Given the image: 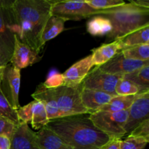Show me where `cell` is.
I'll list each match as a JSON object with an SVG mask.
<instances>
[{"label":"cell","mask_w":149,"mask_h":149,"mask_svg":"<svg viewBox=\"0 0 149 149\" xmlns=\"http://www.w3.org/2000/svg\"><path fill=\"white\" fill-rule=\"evenodd\" d=\"M51 0L12 1L11 30L19 40L40 52L43 46L40 37L42 29L50 16Z\"/></svg>","instance_id":"6da1fadb"},{"label":"cell","mask_w":149,"mask_h":149,"mask_svg":"<svg viewBox=\"0 0 149 149\" xmlns=\"http://www.w3.org/2000/svg\"><path fill=\"white\" fill-rule=\"evenodd\" d=\"M72 149H103L111 138L97 129L86 114L49 120L45 126Z\"/></svg>","instance_id":"7a4b0ae2"},{"label":"cell","mask_w":149,"mask_h":149,"mask_svg":"<svg viewBox=\"0 0 149 149\" xmlns=\"http://www.w3.org/2000/svg\"><path fill=\"white\" fill-rule=\"evenodd\" d=\"M101 15L110 20L112 29L107 35L111 42L127 33L149 25V9L138 7L132 3L104 10Z\"/></svg>","instance_id":"3957f363"},{"label":"cell","mask_w":149,"mask_h":149,"mask_svg":"<svg viewBox=\"0 0 149 149\" xmlns=\"http://www.w3.org/2000/svg\"><path fill=\"white\" fill-rule=\"evenodd\" d=\"M82 85H62L56 88L49 89L53 97L61 117L87 114L88 111L83 106L81 100Z\"/></svg>","instance_id":"277c9868"},{"label":"cell","mask_w":149,"mask_h":149,"mask_svg":"<svg viewBox=\"0 0 149 149\" xmlns=\"http://www.w3.org/2000/svg\"><path fill=\"white\" fill-rule=\"evenodd\" d=\"M89 117L97 129L111 139H122L126 135L125 126L128 110L119 112L96 111L90 113Z\"/></svg>","instance_id":"5b68a950"},{"label":"cell","mask_w":149,"mask_h":149,"mask_svg":"<svg viewBox=\"0 0 149 149\" xmlns=\"http://www.w3.org/2000/svg\"><path fill=\"white\" fill-rule=\"evenodd\" d=\"M12 1L0 0V65L10 63L14 49L15 34L11 30Z\"/></svg>","instance_id":"8992f818"},{"label":"cell","mask_w":149,"mask_h":149,"mask_svg":"<svg viewBox=\"0 0 149 149\" xmlns=\"http://www.w3.org/2000/svg\"><path fill=\"white\" fill-rule=\"evenodd\" d=\"M103 11L95 10L85 1H55L50 14L67 20H80L97 15Z\"/></svg>","instance_id":"52a82bcc"},{"label":"cell","mask_w":149,"mask_h":149,"mask_svg":"<svg viewBox=\"0 0 149 149\" xmlns=\"http://www.w3.org/2000/svg\"><path fill=\"white\" fill-rule=\"evenodd\" d=\"M20 86V70L9 63L4 65L0 82V90L10 106L15 110L20 106L19 92Z\"/></svg>","instance_id":"ba28073f"},{"label":"cell","mask_w":149,"mask_h":149,"mask_svg":"<svg viewBox=\"0 0 149 149\" xmlns=\"http://www.w3.org/2000/svg\"><path fill=\"white\" fill-rule=\"evenodd\" d=\"M122 76L112 75L102 71L98 67L90 71L81 83L83 88L98 90L116 95L115 88Z\"/></svg>","instance_id":"9c48e42d"},{"label":"cell","mask_w":149,"mask_h":149,"mask_svg":"<svg viewBox=\"0 0 149 149\" xmlns=\"http://www.w3.org/2000/svg\"><path fill=\"white\" fill-rule=\"evenodd\" d=\"M149 119V91L137 95L128 109V117L125 126L126 134L129 135L139 124Z\"/></svg>","instance_id":"30bf717a"},{"label":"cell","mask_w":149,"mask_h":149,"mask_svg":"<svg viewBox=\"0 0 149 149\" xmlns=\"http://www.w3.org/2000/svg\"><path fill=\"white\" fill-rule=\"evenodd\" d=\"M148 64L149 61H133L126 58L122 52L119 51L110 61L98 68L107 74L123 77L124 75L133 72Z\"/></svg>","instance_id":"8fae6325"},{"label":"cell","mask_w":149,"mask_h":149,"mask_svg":"<svg viewBox=\"0 0 149 149\" xmlns=\"http://www.w3.org/2000/svg\"><path fill=\"white\" fill-rule=\"evenodd\" d=\"M41 57L39 56V52L27 45L26 44L20 42L15 35L14 49L13 55L10 61V63L17 69L33 65L35 63L40 60Z\"/></svg>","instance_id":"7c38bea8"},{"label":"cell","mask_w":149,"mask_h":149,"mask_svg":"<svg viewBox=\"0 0 149 149\" xmlns=\"http://www.w3.org/2000/svg\"><path fill=\"white\" fill-rule=\"evenodd\" d=\"M93 66L91 55L73 64L63 74V85L78 86L82 83Z\"/></svg>","instance_id":"4fadbf2b"},{"label":"cell","mask_w":149,"mask_h":149,"mask_svg":"<svg viewBox=\"0 0 149 149\" xmlns=\"http://www.w3.org/2000/svg\"><path fill=\"white\" fill-rule=\"evenodd\" d=\"M10 149H39L36 141V132L29 125L20 122L16 125L11 138Z\"/></svg>","instance_id":"5bb4252c"},{"label":"cell","mask_w":149,"mask_h":149,"mask_svg":"<svg viewBox=\"0 0 149 149\" xmlns=\"http://www.w3.org/2000/svg\"><path fill=\"white\" fill-rule=\"evenodd\" d=\"M114 96L116 95L86 88H82L81 92V103L88 111L90 114L96 112L100 108L107 104Z\"/></svg>","instance_id":"9a60e30c"},{"label":"cell","mask_w":149,"mask_h":149,"mask_svg":"<svg viewBox=\"0 0 149 149\" xmlns=\"http://www.w3.org/2000/svg\"><path fill=\"white\" fill-rule=\"evenodd\" d=\"M31 97L35 100H38L43 103L49 120L61 118L58 106L51 95L50 91L49 89L46 88L42 83L38 85L34 93L31 95Z\"/></svg>","instance_id":"2e32d148"},{"label":"cell","mask_w":149,"mask_h":149,"mask_svg":"<svg viewBox=\"0 0 149 149\" xmlns=\"http://www.w3.org/2000/svg\"><path fill=\"white\" fill-rule=\"evenodd\" d=\"M36 141L39 149H72L59 136L45 127L36 132Z\"/></svg>","instance_id":"e0dca14e"},{"label":"cell","mask_w":149,"mask_h":149,"mask_svg":"<svg viewBox=\"0 0 149 149\" xmlns=\"http://www.w3.org/2000/svg\"><path fill=\"white\" fill-rule=\"evenodd\" d=\"M120 50L119 45L116 41L109 43L103 44L97 48L92 50V63L93 65L100 67L110 61L117 52Z\"/></svg>","instance_id":"ac0fdd59"},{"label":"cell","mask_w":149,"mask_h":149,"mask_svg":"<svg viewBox=\"0 0 149 149\" xmlns=\"http://www.w3.org/2000/svg\"><path fill=\"white\" fill-rule=\"evenodd\" d=\"M115 41L117 42L120 50L137 45L149 44V25L130 32Z\"/></svg>","instance_id":"d6986e66"},{"label":"cell","mask_w":149,"mask_h":149,"mask_svg":"<svg viewBox=\"0 0 149 149\" xmlns=\"http://www.w3.org/2000/svg\"><path fill=\"white\" fill-rule=\"evenodd\" d=\"M65 20L57 16L50 15L45 23L41 33L40 41L42 46L47 42L51 40L59 35L64 30Z\"/></svg>","instance_id":"ffe728a7"},{"label":"cell","mask_w":149,"mask_h":149,"mask_svg":"<svg viewBox=\"0 0 149 149\" xmlns=\"http://www.w3.org/2000/svg\"><path fill=\"white\" fill-rule=\"evenodd\" d=\"M87 22V30L93 36H107L112 29L110 20L101 15L92 16Z\"/></svg>","instance_id":"44dd1931"},{"label":"cell","mask_w":149,"mask_h":149,"mask_svg":"<svg viewBox=\"0 0 149 149\" xmlns=\"http://www.w3.org/2000/svg\"><path fill=\"white\" fill-rule=\"evenodd\" d=\"M136 95L114 96L107 104L100 108L97 111L119 112L128 110L133 103Z\"/></svg>","instance_id":"7402d4cb"},{"label":"cell","mask_w":149,"mask_h":149,"mask_svg":"<svg viewBox=\"0 0 149 149\" xmlns=\"http://www.w3.org/2000/svg\"><path fill=\"white\" fill-rule=\"evenodd\" d=\"M33 113L31 125L33 129L39 130L45 127L49 123V120L43 103L35 100H33Z\"/></svg>","instance_id":"603a6c76"},{"label":"cell","mask_w":149,"mask_h":149,"mask_svg":"<svg viewBox=\"0 0 149 149\" xmlns=\"http://www.w3.org/2000/svg\"><path fill=\"white\" fill-rule=\"evenodd\" d=\"M122 78L132 81L143 89L144 90H149V64L145 65L132 73L124 75Z\"/></svg>","instance_id":"cb8c5ba5"},{"label":"cell","mask_w":149,"mask_h":149,"mask_svg":"<svg viewBox=\"0 0 149 149\" xmlns=\"http://www.w3.org/2000/svg\"><path fill=\"white\" fill-rule=\"evenodd\" d=\"M124 56L133 61H149V44L137 45L121 50Z\"/></svg>","instance_id":"d4e9b609"},{"label":"cell","mask_w":149,"mask_h":149,"mask_svg":"<svg viewBox=\"0 0 149 149\" xmlns=\"http://www.w3.org/2000/svg\"><path fill=\"white\" fill-rule=\"evenodd\" d=\"M149 91V90H148ZM116 95H136L141 94V93L148 92L144 90L139 86L135 84L132 81H129L127 79H125L122 77L118 81L117 84L115 88Z\"/></svg>","instance_id":"484cf974"},{"label":"cell","mask_w":149,"mask_h":149,"mask_svg":"<svg viewBox=\"0 0 149 149\" xmlns=\"http://www.w3.org/2000/svg\"><path fill=\"white\" fill-rule=\"evenodd\" d=\"M0 116L12 121L16 125L20 123L17 117V111L10 106L1 90H0Z\"/></svg>","instance_id":"4316f807"},{"label":"cell","mask_w":149,"mask_h":149,"mask_svg":"<svg viewBox=\"0 0 149 149\" xmlns=\"http://www.w3.org/2000/svg\"><path fill=\"white\" fill-rule=\"evenodd\" d=\"M85 1L92 8L100 11L114 8L126 3L123 0H85Z\"/></svg>","instance_id":"83f0119b"},{"label":"cell","mask_w":149,"mask_h":149,"mask_svg":"<svg viewBox=\"0 0 149 149\" xmlns=\"http://www.w3.org/2000/svg\"><path fill=\"white\" fill-rule=\"evenodd\" d=\"M148 142L144 138L128 135L125 140H120V149H144Z\"/></svg>","instance_id":"f1b7e54d"},{"label":"cell","mask_w":149,"mask_h":149,"mask_svg":"<svg viewBox=\"0 0 149 149\" xmlns=\"http://www.w3.org/2000/svg\"><path fill=\"white\" fill-rule=\"evenodd\" d=\"M33 101H31L27 105L20 107L17 110H16L20 122L27 125L31 123L32 119V113H33Z\"/></svg>","instance_id":"f546056e"},{"label":"cell","mask_w":149,"mask_h":149,"mask_svg":"<svg viewBox=\"0 0 149 149\" xmlns=\"http://www.w3.org/2000/svg\"><path fill=\"white\" fill-rule=\"evenodd\" d=\"M128 135L144 138L149 141V119H146L139 124Z\"/></svg>","instance_id":"4dcf8cb0"},{"label":"cell","mask_w":149,"mask_h":149,"mask_svg":"<svg viewBox=\"0 0 149 149\" xmlns=\"http://www.w3.org/2000/svg\"><path fill=\"white\" fill-rule=\"evenodd\" d=\"M16 125L9 119L0 116V135H6L11 139Z\"/></svg>","instance_id":"1f68e13d"},{"label":"cell","mask_w":149,"mask_h":149,"mask_svg":"<svg viewBox=\"0 0 149 149\" xmlns=\"http://www.w3.org/2000/svg\"><path fill=\"white\" fill-rule=\"evenodd\" d=\"M42 84L46 88H56L60 86L63 85V77L61 74L54 73L49 76L46 81Z\"/></svg>","instance_id":"d6a6232c"},{"label":"cell","mask_w":149,"mask_h":149,"mask_svg":"<svg viewBox=\"0 0 149 149\" xmlns=\"http://www.w3.org/2000/svg\"><path fill=\"white\" fill-rule=\"evenodd\" d=\"M11 139L6 135H0V149H10Z\"/></svg>","instance_id":"836d02e7"},{"label":"cell","mask_w":149,"mask_h":149,"mask_svg":"<svg viewBox=\"0 0 149 149\" xmlns=\"http://www.w3.org/2000/svg\"><path fill=\"white\" fill-rule=\"evenodd\" d=\"M120 140L112 139L105 146L103 149H120Z\"/></svg>","instance_id":"e575fe53"},{"label":"cell","mask_w":149,"mask_h":149,"mask_svg":"<svg viewBox=\"0 0 149 149\" xmlns=\"http://www.w3.org/2000/svg\"><path fill=\"white\" fill-rule=\"evenodd\" d=\"M130 3H132V4L138 7L149 9V0H130Z\"/></svg>","instance_id":"d590c367"},{"label":"cell","mask_w":149,"mask_h":149,"mask_svg":"<svg viewBox=\"0 0 149 149\" xmlns=\"http://www.w3.org/2000/svg\"><path fill=\"white\" fill-rule=\"evenodd\" d=\"M4 65H0V82H1V76H2V73H3V70H4Z\"/></svg>","instance_id":"8d00e7d4"}]
</instances>
